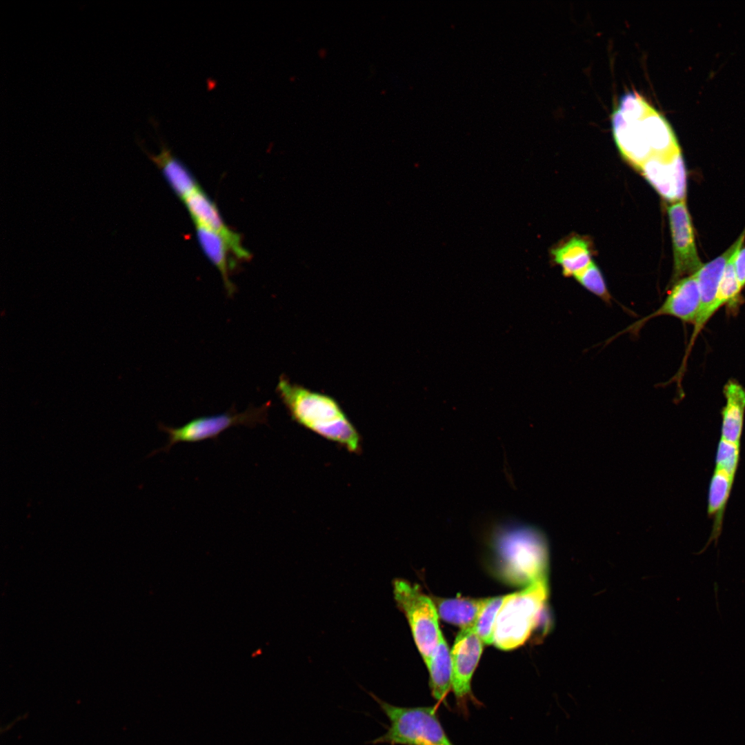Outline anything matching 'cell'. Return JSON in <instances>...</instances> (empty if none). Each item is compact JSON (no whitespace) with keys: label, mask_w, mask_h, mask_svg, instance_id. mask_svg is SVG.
Segmentation results:
<instances>
[{"label":"cell","mask_w":745,"mask_h":745,"mask_svg":"<svg viewBox=\"0 0 745 745\" xmlns=\"http://www.w3.org/2000/svg\"><path fill=\"white\" fill-rule=\"evenodd\" d=\"M546 577L510 593L501 606L494 628V645L507 650L523 644L535 628L548 597Z\"/></svg>","instance_id":"4"},{"label":"cell","mask_w":745,"mask_h":745,"mask_svg":"<svg viewBox=\"0 0 745 745\" xmlns=\"http://www.w3.org/2000/svg\"><path fill=\"white\" fill-rule=\"evenodd\" d=\"M486 524L489 551L506 580L526 586L546 577L548 547L539 529L509 517Z\"/></svg>","instance_id":"2"},{"label":"cell","mask_w":745,"mask_h":745,"mask_svg":"<svg viewBox=\"0 0 745 745\" xmlns=\"http://www.w3.org/2000/svg\"><path fill=\"white\" fill-rule=\"evenodd\" d=\"M673 247L672 284L697 272L702 266L695 244L694 229L685 200L667 208Z\"/></svg>","instance_id":"8"},{"label":"cell","mask_w":745,"mask_h":745,"mask_svg":"<svg viewBox=\"0 0 745 745\" xmlns=\"http://www.w3.org/2000/svg\"><path fill=\"white\" fill-rule=\"evenodd\" d=\"M573 277L589 292L604 302L610 304L612 296L600 270L593 261Z\"/></svg>","instance_id":"23"},{"label":"cell","mask_w":745,"mask_h":745,"mask_svg":"<svg viewBox=\"0 0 745 745\" xmlns=\"http://www.w3.org/2000/svg\"><path fill=\"white\" fill-rule=\"evenodd\" d=\"M738 250L728 261L719 282L716 302L720 308L724 305L734 306L739 300L742 288L735 269V257Z\"/></svg>","instance_id":"22"},{"label":"cell","mask_w":745,"mask_h":745,"mask_svg":"<svg viewBox=\"0 0 745 745\" xmlns=\"http://www.w3.org/2000/svg\"><path fill=\"white\" fill-rule=\"evenodd\" d=\"M745 240V228L735 241L723 253L712 261L703 264L696 272L700 293V304L697 317L706 320L713 315V306L719 282L728 261L742 247Z\"/></svg>","instance_id":"13"},{"label":"cell","mask_w":745,"mask_h":745,"mask_svg":"<svg viewBox=\"0 0 745 745\" xmlns=\"http://www.w3.org/2000/svg\"><path fill=\"white\" fill-rule=\"evenodd\" d=\"M277 391L297 424L350 452L359 451L360 435L334 398L292 384L284 377L279 379Z\"/></svg>","instance_id":"3"},{"label":"cell","mask_w":745,"mask_h":745,"mask_svg":"<svg viewBox=\"0 0 745 745\" xmlns=\"http://www.w3.org/2000/svg\"><path fill=\"white\" fill-rule=\"evenodd\" d=\"M509 595L510 594L490 597L479 614L473 627L484 644H493L496 617L499 609Z\"/></svg>","instance_id":"21"},{"label":"cell","mask_w":745,"mask_h":745,"mask_svg":"<svg viewBox=\"0 0 745 745\" xmlns=\"http://www.w3.org/2000/svg\"><path fill=\"white\" fill-rule=\"evenodd\" d=\"M195 226L197 237L202 250L220 272L228 295H232L235 287L229 278L230 264L228 259V252L230 250L228 245L215 231L199 224Z\"/></svg>","instance_id":"18"},{"label":"cell","mask_w":745,"mask_h":745,"mask_svg":"<svg viewBox=\"0 0 745 745\" xmlns=\"http://www.w3.org/2000/svg\"><path fill=\"white\" fill-rule=\"evenodd\" d=\"M372 696L390 722L387 731L372 744L453 745L439 720L435 707H400L381 700L374 695Z\"/></svg>","instance_id":"5"},{"label":"cell","mask_w":745,"mask_h":745,"mask_svg":"<svg viewBox=\"0 0 745 745\" xmlns=\"http://www.w3.org/2000/svg\"><path fill=\"white\" fill-rule=\"evenodd\" d=\"M490 598L437 599L435 604L439 617L462 629L474 626Z\"/></svg>","instance_id":"16"},{"label":"cell","mask_w":745,"mask_h":745,"mask_svg":"<svg viewBox=\"0 0 745 745\" xmlns=\"http://www.w3.org/2000/svg\"><path fill=\"white\" fill-rule=\"evenodd\" d=\"M393 594L408 619L416 646L426 664L441 634L435 604L417 586L404 579L394 581Z\"/></svg>","instance_id":"6"},{"label":"cell","mask_w":745,"mask_h":745,"mask_svg":"<svg viewBox=\"0 0 745 745\" xmlns=\"http://www.w3.org/2000/svg\"><path fill=\"white\" fill-rule=\"evenodd\" d=\"M638 170L667 201L673 203L684 200L686 176L681 152L650 159Z\"/></svg>","instance_id":"10"},{"label":"cell","mask_w":745,"mask_h":745,"mask_svg":"<svg viewBox=\"0 0 745 745\" xmlns=\"http://www.w3.org/2000/svg\"><path fill=\"white\" fill-rule=\"evenodd\" d=\"M734 479L725 472L715 468L710 481L708 498V514L713 518L711 539L717 540L720 535L724 510L729 498Z\"/></svg>","instance_id":"19"},{"label":"cell","mask_w":745,"mask_h":745,"mask_svg":"<svg viewBox=\"0 0 745 745\" xmlns=\"http://www.w3.org/2000/svg\"><path fill=\"white\" fill-rule=\"evenodd\" d=\"M726 399L722 408V438L740 445L745 414V388L737 381L729 380L724 385Z\"/></svg>","instance_id":"14"},{"label":"cell","mask_w":745,"mask_h":745,"mask_svg":"<svg viewBox=\"0 0 745 745\" xmlns=\"http://www.w3.org/2000/svg\"><path fill=\"white\" fill-rule=\"evenodd\" d=\"M141 148L160 169L171 188L183 201L199 189L188 168L166 146L163 145L161 152L156 155L148 153L142 146Z\"/></svg>","instance_id":"15"},{"label":"cell","mask_w":745,"mask_h":745,"mask_svg":"<svg viewBox=\"0 0 745 745\" xmlns=\"http://www.w3.org/2000/svg\"><path fill=\"white\" fill-rule=\"evenodd\" d=\"M550 252L566 277H573L592 261L588 243L579 237H573L553 248Z\"/></svg>","instance_id":"20"},{"label":"cell","mask_w":745,"mask_h":745,"mask_svg":"<svg viewBox=\"0 0 745 745\" xmlns=\"http://www.w3.org/2000/svg\"><path fill=\"white\" fill-rule=\"evenodd\" d=\"M426 665L430 675L432 695L437 701L442 702L452 688L453 672L450 651L442 634L430 659Z\"/></svg>","instance_id":"17"},{"label":"cell","mask_w":745,"mask_h":745,"mask_svg":"<svg viewBox=\"0 0 745 745\" xmlns=\"http://www.w3.org/2000/svg\"><path fill=\"white\" fill-rule=\"evenodd\" d=\"M700 304V293L697 274L684 277L673 284L661 306L647 316L628 326L617 333H633L638 332L649 320L659 316H670L684 323H695Z\"/></svg>","instance_id":"9"},{"label":"cell","mask_w":745,"mask_h":745,"mask_svg":"<svg viewBox=\"0 0 745 745\" xmlns=\"http://www.w3.org/2000/svg\"><path fill=\"white\" fill-rule=\"evenodd\" d=\"M740 445L722 438L719 441L716 455L715 468L722 470L733 479L738 467Z\"/></svg>","instance_id":"24"},{"label":"cell","mask_w":745,"mask_h":745,"mask_svg":"<svg viewBox=\"0 0 745 745\" xmlns=\"http://www.w3.org/2000/svg\"><path fill=\"white\" fill-rule=\"evenodd\" d=\"M735 269L739 284L742 289L745 286V247L741 248L735 255Z\"/></svg>","instance_id":"25"},{"label":"cell","mask_w":745,"mask_h":745,"mask_svg":"<svg viewBox=\"0 0 745 745\" xmlns=\"http://www.w3.org/2000/svg\"><path fill=\"white\" fill-rule=\"evenodd\" d=\"M612 129L620 153L637 169L650 159L681 152L668 121L635 92L620 99L612 115Z\"/></svg>","instance_id":"1"},{"label":"cell","mask_w":745,"mask_h":745,"mask_svg":"<svg viewBox=\"0 0 745 745\" xmlns=\"http://www.w3.org/2000/svg\"><path fill=\"white\" fill-rule=\"evenodd\" d=\"M268 404L253 407L241 413L235 409L223 413L192 419L184 425L174 428L161 424L159 428L168 436L167 444L159 451H168L178 443H195L215 439L227 429L237 426L253 427L266 419Z\"/></svg>","instance_id":"7"},{"label":"cell","mask_w":745,"mask_h":745,"mask_svg":"<svg viewBox=\"0 0 745 745\" xmlns=\"http://www.w3.org/2000/svg\"><path fill=\"white\" fill-rule=\"evenodd\" d=\"M484 643L474 627L462 628L457 634L450 652L452 689L457 699H464L471 692V680L480 659Z\"/></svg>","instance_id":"11"},{"label":"cell","mask_w":745,"mask_h":745,"mask_svg":"<svg viewBox=\"0 0 745 745\" xmlns=\"http://www.w3.org/2000/svg\"><path fill=\"white\" fill-rule=\"evenodd\" d=\"M195 224L219 234L230 250L239 259H248L250 253L244 248L239 234L231 230L223 221L215 203L200 188L183 200Z\"/></svg>","instance_id":"12"}]
</instances>
